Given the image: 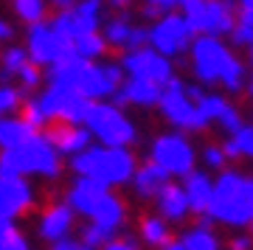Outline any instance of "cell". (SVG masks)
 Here are the masks:
<instances>
[{"instance_id": "1", "label": "cell", "mask_w": 253, "mask_h": 250, "mask_svg": "<svg viewBox=\"0 0 253 250\" xmlns=\"http://www.w3.org/2000/svg\"><path fill=\"white\" fill-rule=\"evenodd\" d=\"M191 73L200 84H222L228 93H242L248 87V68L219 37L191 40Z\"/></svg>"}, {"instance_id": "2", "label": "cell", "mask_w": 253, "mask_h": 250, "mask_svg": "<svg viewBox=\"0 0 253 250\" xmlns=\"http://www.w3.org/2000/svg\"><path fill=\"white\" fill-rule=\"evenodd\" d=\"M211 222H222L231 228H245L253 219V186L251 177L239 171H222L214 180L211 203L206 208Z\"/></svg>"}, {"instance_id": "3", "label": "cell", "mask_w": 253, "mask_h": 250, "mask_svg": "<svg viewBox=\"0 0 253 250\" xmlns=\"http://www.w3.org/2000/svg\"><path fill=\"white\" fill-rule=\"evenodd\" d=\"M62 171V158L48 143L45 135L34 132L23 146L0 152V177H48L54 180Z\"/></svg>"}, {"instance_id": "4", "label": "cell", "mask_w": 253, "mask_h": 250, "mask_svg": "<svg viewBox=\"0 0 253 250\" xmlns=\"http://www.w3.org/2000/svg\"><path fill=\"white\" fill-rule=\"evenodd\" d=\"M73 171L79 177L96 180L104 188L126 186L132 171H135V158L129 149H113V146H87L84 152L73 155L71 161Z\"/></svg>"}, {"instance_id": "5", "label": "cell", "mask_w": 253, "mask_h": 250, "mask_svg": "<svg viewBox=\"0 0 253 250\" xmlns=\"http://www.w3.org/2000/svg\"><path fill=\"white\" fill-rule=\"evenodd\" d=\"M82 124L93 138H99L104 146H113V149H126L138 138V129L129 121V116L121 107L107 104V101H93Z\"/></svg>"}, {"instance_id": "6", "label": "cell", "mask_w": 253, "mask_h": 250, "mask_svg": "<svg viewBox=\"0 0 253 250\" xmlns=\"http://www.w3.org/2000/svg\"><path fill=\"white\" fill-rule=\"evenodd\" d=\"M183 9V17L191 31H200V37H222L231 34L236 26L231 0H177Z\"/></svg>"}, {"instance_id": "7", "label": "cell", "mask_w": 253, "mask_h": 250, "mask_svg": "<svg viewBox=\"0 0 253 250\" xmlns=\"http://www.w3.org/2000/svg\"><path fill=\"white\" fill-rule=\"evenodd\" d=\"M149 161L158 169L166 171L169 177H186L189 171H194L197 152H194L191 141L183 132H163L152 141Z\"/></svg>"}, {"instance_id": "8", "label": "cell", "mask_w": 253, "mask_h": 250, "mask_svg": "<svg viewBox=\"0 0 253 250\" xmlns=\"http://www.w3.org/2000/svg\"><path fill=\"white\" fill-rule=\"evenodd\" d=\"M34 101L48 121H62V124H82L93 104L84 96H79L73 87L56 84V82H51L45 87V93H40Z\"/></svg>"}, {"instance_id": "9", "label": "cell", "mask_w": 253, "mask_h": 250, "mask_svg": "<svg viewBox=\"0 0 253 250\" xmlns=\"http://www.w3.org/2000/svg\"><path fill=\"white\" fill-rule=\"evenodd\" d=\"M163 118L172 126H177V132H203L206 129V121L200 116L197 104L186 96V87H183L180 79H169L161 90V101H158Z\"/></svg>"}, {"instance_id": "10", "label": "cell", "mask_w": 253, "mask_h": 250, "mask_svg": "<svg viewBox=\"0 0 253 250\" xmlns=\"http://www.w3.org/2000/svg\"><path fill=\"white\" fill-rule=\"evenodd\" d=\"M191 40H194V31L189 28L186 17H183V14H172V11L161 14V17L152 23V28L146 31L149 48L158 51L161 56H166V59H174V56L186 54Z\"/></svg>"}, {"instance_id": "11", "label": "cell", "mask_w": 253, "mask_h": 250, "mask_svg": "<svg viewBox=\"0 0 253 250\" xmlns=\"http://www.w3.org/2000/svg\"><path fill=\"white\" fill-rule=\"evenodd\" d=\"M118 68H121V73H126L129 79H146V82L161 84V87H163L169 79H174L172 59L161 56L158 51H152L149 45H144V48H135V51H126Z\"/></svg>"}, {"instance_id": "12", "label": "cell", "mask_w": 253, "mask_h": 250, "mask_svg": "<svg viewBox=\"0 0 253 250\" xmlns=\"http://www.w3.org/2000/svg\"><path fill=\"white\" fill-rule=\"evenodd\" d=\"M121 87V68L113 62H84L82 73L73 82V90L84 96L87 101L93 98H107Z\"/></svg>"}, {"instance_id": "13", "label": "cell", "mask_w": 253, "mask_h": 250, "mask_svg": "<svg viewBox=\"0 0 253 250\" xmlns=\"http://www.w3.org/2000/svg\"><path fill=\"white\" fill-rule=\"evenodd\" d=\"M68 51V45L54 34V28L51 23H34V26H28V34H26V54H28V62L37 65V68H42V65H51L59 59V54Z\"/></svg>"}, {"instance_id": "14", "label": "cell", "mask_w": 253, "mask_h": 250, "mask_svg": "<svg viewBox=\"0 0 253 250\" xmlns=\"http://www.w3.org/2000/svg\"><path fill=\"white\" fill-rule=\"evenodd\" d=\"M34 188L26 177H0V219H17L20 214L31 211Z\"/></svg>"}, {"instance_id": "15", "label": "cell", "mask_w": 253, "mask_h": 250, "mask_svg": "<svg viewBox=\"0 0 253 250\" xmlns=\"http://www.w3.org/2000/svg\"><path fill=\"white\" fill-rule=\"evenodd\" d=\"M146 31L149 28L135 26L129 17L118 14V17L104 20V42L113 45V48H121V51H135V48H144L146 45Z\"/></svg>"}, {"instance_id": "16", "label": "cell", "mask_w": 253, "mask_h": 250, "mask_svg": "<svg viewBox=\"0 0 253 250\" xmlns=\"http://www.w3.org/2000/svg\"><path fill=\"white\" fill-rule=\"evenodd\" d=\"M107 188L96 183V180H87V177H76L68 188V197H65V206L71 208L73 214H82L90 219L93 211L99 208V203L104 200Z\"/></svg>"}, {"instance_id": "17", "label": "cell", "mask_w": 253, "mask_h": 250, "mask_svg": "<svg viewBox=\"0 0 253 250\" xmlns=\"http://www.w3.org/2000/svg\"><path fill=\"white\" fill-rule=\"evenodd\" d=\"M48 143L56 149V155L62 158V155H79V152H84L87 146H90V132L84 129L82 124H59L56 126H51L48 129Z\"/></svg>"}, {"instance_id": "18", "label": "cell", "mask_w": 253, "mask_h": 250, "mask_svg": "<svg viewBox=\"0 0 253 250\" xmlns=\"http://www.w3.org/2000/svg\"><path fill=\"white\" fill-rule=\"evenodd\" d=\"M161 84L155 82H146V79H126L121 82V87L113 93V104L121 107V104H135V107H158L161 101Z\"/></svg>"}, {"instance_id": "19", "label": "cell", "mask_w": 253, "mask_h": 250, "mask_svg": "<svg viewBox=\"0 0 253 250\" xmlns=\"http://www.w3.org/2000/svg\"><path fill=\"white\" fill-rule=\"evenodd\" d=\"M73 211L65 203H54L48 206L40 216V236L45 242H59V239H68L73 231Z\"/></svg>"}, {"instance_id": "20", "label": "cell", "mask_w": 253, "mask_h": 250, "mask_svg": "<svg viewBox=\"0 0 253 250\" xmlns=\"http://www.w3.org/2000/svg\"><path fill=\"white\" fill-rule=\"evenodd\" d=\"M90 222L96 225V228H101L104 233H118L121 228H124V222H126V206H124V200L118 194H104V200L99 203V208L93 211V216H90Z\"/></svg>"}, {"instance_id": "21", "label": "cell", "mask_w": 253, "mask_h": 250, "mask_svg": "<svg viewBox=\"0 0 253 250\" xmlns=\"http://www.w3.org/2000/svg\"><path fill=\"white\" fill-rule=\"evenodd\" d=\"M155 203H158V216L166 219V222H186V216L191 214L189 211V203H186V194H183V188L177 183H166L161 188V194L155 197Z\"/></svg>"}, {"instance_id": "22", "label": "cell", "mask_w": 253, "mask_h": 250, "mask_svg": "<svg viewBox=\"0 0 253 250\" xmlns=\"http://www.w3.org/2000/svg\"><path fill=\"white\" fill-rule=\"evenodd\" d=\"M183 194H186V203H189V211L194 214H206L208 203H211V188H214V180L208 177L206 171H189L186 174V183H183Z\"/></svg>"}, {"instance_id": "23", "label": "cell", "mask_w": 253, "mask_h": 250, "mask_svg": "<svg viewBox=\"0 0 253 250\" xmlns=\"http://www.w3.org/2000/svg\"><path fill=\"white\" fill-rule=\"evenodd\" d=\"M129 183H132V191H135L141 200H155V197L161 194V188L169 183V174L163 169H158V166L149 161V163H144V166H138V169L132 171Z\"/></svg>"}, {"instance_id": "24", "label": "cell", "mask_w": 253, "mask_h": 250, "mask_svg": "<svg viewBox=\"0 0 253 250\" xmlns=\"http://www.w3.org/2000/svg\"><path fill=\"white\" fill-rule=\"evenodd\" d=\"M71 17L79 34L99 31V26L104 23V0H76V6L71 9Z\"/></svg>"}, {"instance_id": "25", "label": "cell", "mask_w": 253, "mask_h": 250, "mask_svg": "<svg viewBox=\"0 0 253 250\" xmlns=\"http://www.w3.org/2000/svg\"><path fill=\"white\" fill-rule=\"evenodd\" d=\"M34 135V129L23 118H0V152L17 149Z\"/></svg>"}, {"instance_id": "26", "label": "cell", "mask_w": 253, "mask_h": 250, "mask_svg": "<svg viewBox=\"0 0 253 250\" xmlns=\"http://www.w3.org/2000/svg\"><path fill=\"white\" fill-rule=\"evenodd\" d=\"M71 51L76 56H82L84 62H96V59H101V56L107 54V42H104L101 31H87V34H79L73 40Z\"/></svg>"}, {"instance_id": "27", "label": "cell", "mask_w": 253, "mask_h": 250, "mask_svg": "<svg viewBox=\"0 0 253 250\" xmlns=\"http://www.w3.org/2000/svg\"><path fill=\"white\" fill-rule=\"evenodd\" d=\"M141 239L149 245V248H163V245H169L172 242V231H169V222L161 219L158 214L152 216H144L141 219Z\"/></svg>"}, {"instance_id": "28", "label": "cell", "mask_w": 253, "mask_h": 250, "mask_svg": "<svg viewBox=\"0 0 253 250\" xmlns=\"http://www.w3.org/2000/svg\"><path fill=\"white\" fill-rule=\"evenodd\" d=\"M26 62H28L26 48H20V45H6V48L0 51V82L9 84V79H17V73L23 71Z\"/></svg>"}, {"instance_id": "29", "label": "cell", "mask_w": 253, "mask_h": 250, "mask_svg": "<svg viewBox=\"0 0 253 250\" xmlns=\"http://www.w3.org/2000/svg\"><path fill=\"white\" fill-rule=\"evenodd\" d=\"M183 250H219L217 233L211 231V225H191L189 231L183 233Z\"/></svg>"}, {"instance_id": "30", "label": "cell", "mask_w": 253, "mask_h": 250, "mask_svg": "<svg viewBox=\"0 0 253 250\" xmlns=\"http://www.w3.org/2000/svg\"><path fill=\"white\" fill-rule=\"evenodd\" d=\"M11 9L23 23L34 26V23H42L48 14V0H11Z\"/></svg>"}, {"instance_id": "31", "label": "cell", "mask_w": 253, "mask_h": 250, "mask_svg": "<svg viewBox=\"0 0 253 250\" xmlns=\"http://www.w3.org/2000/svg\"><path fill=\"white\" fill-rule=\"evenodd\" d=\"M0 250H31L26 233L14 225V219H0Z\"/></svg>"}, {"instance_id": "32", "label": "cell", "mask_w": 253, "mask_h": 250, "mask_svg": "<svg viewBox=\"0 0 253 250\" xmlns=\"http://www.w3.org/2000/svg\"><path fill=\"white\" fill-rule=\"evenodd\" d=\"M23 107V90L11 87V84H0V116L14 113Z\"/></svg>"}, {"instance_id": "33", "label": "cell", "mask_w": 253, "mask_h": 250, "mask_svg": "<svg viewBox=\"0 0 253 250\" xmlns=\"http://www.w3.org/2000/svg\"><path fill=\"white\" fill-rule=\"evenodd\" d=\"M231 141H234L239 158H242V155L245 158H253V124H242L234 135H231Z\"/></svg>"}, {"instance_id": "34", "label": "cell", "mask_w": 253, "mask_h": 250, "mask_svg": "<svg viewBox=\"0 0 253 250\" xmlns=\"http://www.w3.org/2000/svg\"><path fill=\"white\" fill-rule=\"evenodd\" d=\"M214 124H217L219 129H222V132H231V135H234L236 129L242 126V113H239V110H236L234 104H231V101H228L225 110H222V113L217 116V121H214Z\"/></svg>"}, {"instance_id": "35", "label": "cell", "mask_w": 253, "mask_h": 250, "mask_svg": "<svg viewBox=\"0 0 253 250\" xmlns=\"http://www.w3.org/2000/svg\"><path fill=\"white\" fill-rule=\"evenodd\" d=\"M110 239H113L110 233H104L101 228H96L93 222H87L84 228H82V239L79 242H82V245H87V248H93V250H101Z\"/></svg>"}, {"instance_id": "36", "label": "cell", "mask_w": 253, "mask_h": 250, "mask_svg": "<svg viewBox=\"0 0 253 250\" xmlns=\"http://www.w3.org/2000/svg\"><path fill=\"white\" fill-rule=\"evenodd\" d=\"M203 163H206L208 169H225V152H222V146L219 143H208L206 149H203Z\"/></svg>"}, {"instance_id": "37", "label": "cell", "mask_w": 253, "mask_h": 250, "mask_svg": "<svg viewBox=\"0 0 253 250\" xmlns=\"http://www.w3.org/2000/svg\"><path fill=\"white\" fill-rule=\"evenodd\" d=\"M231 40H234L236 48H245V51H248V48L253 45V28L239 26V23H236V26L231 28Z\"/></svg>"}, {"instance_id": "38", "label": "cell", "mask_w": 253, "mask_h": 250, "mask_svg": "<svg viewBox=\"0 0 253 250\" xmlns=\"http://www.w3.org/2000/svg\"><path fill=\"white\" fill-rule=\"evenodd\" d=\"M17 79L23 82V87H37V84H40V79H42V76H40V68H37V65H31V62H26L23 65V71L17 73Z\"/></svg>"}, {"instance_id": "39", "label": "cell", "mask_w": 253, "mask_h": 250, "mask_svg": "<svg viewBox=\"0 0 253 250\" xmlns=\"http://www.w3.org/2000/svg\"><path fill=\"white\" fill-rule=\"evenodd\" d=\"M234 17H236V23H239V26L253 28V3H245V6H242L239 11H236Z\"/></svg>"}, {"instance_id": "40", "label": "cell", "mask_w": 253, "mask_h": 250, "mask_svg": "<svg viewBox=\"0 0 253 250\" xmlns=\"http://www.w3.org/2000/svg\"><path fill=\"white\" fill-rule=\"evenodd\" d=\"M228 248H231V250H253V236L239 233V236H234V239L228 242Z\"/></svg>"}, {"instance_id": "41", "label": "cell", "mask_w": 253, "mask_h": 250, "mask_svg": "<svg viewBox=\"0 0 253 250\" xmlns=\"http://www.w3.org/2000/svg\"><path fill=\"white\" fill-rule=\"evenodd\" d=\"M54 250H93V248H87V245H82L79 239H59V242H54Z\"/></svg>"}, {"instance_id": "42", "label": "cell", "mask_w": 253, "mask_h": 250, "mask_svg": "<svg viewBox=\"0 0 253 250\" xmlns=\"http://www.w3.org/2000/svg\"><path fill=\"white\" fill-rule=\"evenodd\" d=\"M101 250H138V245L129 239H110Z\"/></svg>"}, {"instance_id": "43", "label": "cell", "mask_w": 253, "mask_h": 250, "mask_svg": "<svg viewBox=\"0 0 253 250\" xmlns=\"http://www.w3.org/2000/svg\"><path fill=\"white\" fill-rule=\"evenodd\" d=\"M11 40H14V26H11L9 20H3V17H0V42H6V45H9Z\"/></svg>"}, {"instance_id": "44", "label": "cell", "mask_w": 253, "mask_h": 250, "mask_svg": "<svg viewBox=\"0 0 253 250\" xmlns=\"http://www.w3.org/2000/svg\"><path fill=\"white\" fill-rule=\"evenodd\" d=\"M146 6H155L161 11H169L172 6H177V0H146Z\"/></svg>"}, {"instance_id": "45", "label": "cell", "mask_w": 253, "mask_h": 250, "mask_svg": "<svg viewBox=\"0 0 253 250\" xmlns=\"http://www.w3.org/2000/svg\"><path fill=\"white\" fill-rule=\"evenodd\" d=\"M48 6H54V9H59V11H71L73 6H76V0H48Z\"/></svg>"}, {"instance_id": "46", "label": "cell", "mask_w": 253, "mask_h": 250, "mask_svg": "<svg viewBox=\"0 0 253 250\" xmlns=\"http://www.w3.org/2000/svg\"><path fill=\"white\" fill-rule=\"evenodd\" d=\"M158 250H183V245L180 242H169V245H163V248H158Z\"/></svg>"}, {"instance_id": "47", "label": "cell", "mask_w": 253, "mask_h": 250, "mask_svg": "<svg viewBox=\"0 0 253 250\" xmlns=\"http://www.w3.org/2000/svg\"><path fill=\"white\" fill-rule=\"evenodd\" d=\"M110 3H113V6H116V9H126V6H129V3H132V0H110Z\"/></svg>"}, {"instance_id": "48", "label": "cell", "mask_w": 253, "mask_h": 250, "mask_svg": "<svg viewBox=\"0 0 253 250\" xmlns=\"http://www.w3.org/2000/svg\"><path fill=\"white\" fill-rule=\"evenodd\" d=\"M248 62L253 65V45H251V48H248Z\"/></svg>"}, {"instance_id": "49", "label": "cell", "mask_w": 253, "mask_h": 250, "mask_svg": "<svg viewBox=\"0 0 253 250\" xmlns=\"http://www.w3.org/2000/svg\"><path fill=\"white\" fill-rule=\"evenodd\" d=\"M239 3H242V6H245V3H253V0H239Z\"/></svg>"}, {"instance_id": "50", "label": "cell", "mask_w": 253, "mask_h": 250, "mask_svg": "<svg viewBox=\"0 0 253 250\" xmlns=\"http://www.w3.org/2000/svg\"><path fill=\"white\" fill-rule=\"evenodd\" d=\"M251 93H253V79H251Z\"/></svg>"}, {"instance_id": "51", "label": "cell", "mask_w": 253, "mask_h": 250, "mask_svg": "<svg viewBox=\"0 0 253 250\" xmlns=\"http://www.w3.org/2000/svg\"><path fill=\"white\" fill-rule=\"evenodd\" d=\"M251 186H253V177H251Z\"/></svg>"}, {"instance_id": "52", "label": "cell", "mask_w": 253, "mask_h": 250, "mask_svg": "<svg viewBox=\"0 0 253 250\" xmlns=\"http://www.w3.org/2000/svg\"><path fill=\"white\" fill-rule=\"evenodd\" d=\"M251 228H253V219H251Z\"/></svg>"}]
</instances>
